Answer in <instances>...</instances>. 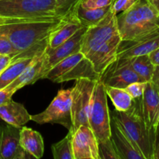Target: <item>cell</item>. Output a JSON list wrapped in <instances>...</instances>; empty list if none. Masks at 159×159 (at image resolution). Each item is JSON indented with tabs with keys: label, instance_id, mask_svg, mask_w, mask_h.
<instances>
[{
	"label": "cell",
	"instance_id": "603a6c76",
	"mask_svg": "<svg viewBox=\"0 0 159 159\" xmlns=\"http://www.w3.org/2000/svg\"><path fill=\"white\" fill-rule=\"evenodd\" d=\"M34 57L20 58L11 62L10 65L2 72L0 73V90L12 83L31 64Z\"/></svg>",
	"mask_w": 159,
	"mask_h": 159
},
{
	"label": "cell",
	"instance_id": "2e32d148",
	"mask_svg": "<svg viewBox=\"0 0 159 159\" xmlns=\"http://www.w3.org/2000/svg\"><path fill=\"white\" fill-rule=\"evenodd\" d=\"M122 39L117 35L97 48L87 57L92 63L95 71L99 75L117 58V51Z\"/></svg>",
	"mask_w": 159,
	"mask_h": 159
},
{
	"label": "cell",
	"instance_id": "ba28073f",
	"mask_svg": "<svg viewBox=\"0 0 159 159\" xmlns=\"http://www.w3.org/2000/svg\"><path fill=\"white\" fill-rule=\"evenodd\" d=\"M117 35L120 34L117 26L116 14L111 10L101 21L87 28L83 37L80 52L87 57L97 48Z\"/></svg>",
	"mask_w": 159,
	"mask_h": 159
},
{
	"label": "cell",
	"instance_id": "ffe728a7",
	"mask_svg": "<svg viewBox=\"0 0 159 159\" xmlns=\"http://www.w3.org/2000/svg\"><path fill=\"white\" fill-rule=\"evenodd\" d=\"M78 6V5H77ZM76 6L70 14L68 20L58 30L52 33L48 39V48H55L68 40L76 34L81 27L84 26L76 13Z\"/></svg>",
	"mask_w": 159,
	"mask_h": 159
},
{
	"label": "cell",
	"instance_id": "ab89813d",
	"mask_svg": "<svg viewBox=\"0 0 159 159\" xmlns=\"http://www.w3.org/2000/svg\"><path fill=\"white\" fill-rule=\"evenodd\" d=\"M10 20V19H8V18H4V17H1L0 16V26L2 24H4V23H7L9 20Z\"/></svg>",
	"mask_w": 159,
	"mask_h": 159
},
{
	"label": "cell",
	"instance_id": "277c9868",
	"mask_svg": "<svg viewBox=\"0 0 159 159\" xmlns=\"http://www.w3.org/2000/svg\"><path fill=\"white\" fill-rule=\"evenodd\" d=\"M61 14L56 0H0V16L4 18L38 19Z\"/></svg>",
	"mask_w": 159,
	"mask_h": 159
},
{
	"label": "cell",
	"instance_id": "74e56055",
	"mask_svg": "<svg viewBox=\"0 0 159 159\" xmlns=\"http://www.w3.org/2000/svg\"><path fill=\"white\" fill-rule=\"evenodd\" d=\"M149 57L154 66H159V48L150 53Z\"/></svg>",
	"mask_w": 159,
	"mask_h": 159
},
{
	"label": "cell",
	"instance_id": "836d02e7",
	"mask_svg": "<svg viewBox=\"0 0 159 159\" xmlns=\"http://www.w3.org/2000/svg\"><path fill=\"white\" fill-rule=\"evenodd\" d=\"M16 93L15 90H9L6 89L0 90V107L12 99V96Z\"/></svg>",
	"mask_w": 159,
	"mask_h": 159
},
{
	"label": "cell",
	"instance_id": "8d00e7d4",
	"mask_svg": "<svg viewBox=\"0 0 159 159\" xmlns=\"http://www.w3.org/2000/svg\"><path fill=\"white\" fill-rule=\"evenodd\" d=\"M154 159H159V126L155 133V141L154 148Z\"/></svg>",
	"mask_w": 159,
	"mask_h": 159
},
{
	"label": "cell",
	"instance_id": "5b68a950",
	"mask_svg": "<svg viewBox=\"0 0 159 159\" xmlns=\"http://www.w3.org/2000/svg\"><path fill=\"white\" fill-rule=\"evenodd\" d=\"M107 96L104 85L98 80L92 93L88 121L90 128L98 142L107 141L111 138V113Z\"/></svg>",
	"mask_w": 159,
	"mask_h": 159
},
{
	"label": "cell",
	"instance_id": "8992f818",
	"mask_svg": "<svg viewBox=\"0 0 159 159\" xmlns=\"http://www.w3.org/2000/svg\"><path fill=\"white\" fill-rule=\"evenodd\" d=\"M72 89H59L46 110L31 116V120L38 124H57L68 129H73L72 124Z\"/></svg>",
	"mask_w": 159,
	"mask_h": 159
},
{
	"label": "cell",
	"instance_id": "30bf717a",
	"mask_svg": "<svg viewBox=\"0 0 159 159\" xmlns=\"http://www.w3.org/2000/svg\"><path fill=\"white\" fill-rule=\"evenodd\" d=\"M87 26L81 27L76 34L55 48L47 47L43 54L42 78L57 63L73 54L80 52L83 37L87 30ZM41 78V79H42Z\"/></svg>",
	"mask_w": 159,
	"mask_h": 159
},
{
	"label": "cell",
	"instance_id": "44dd1931",
	"mask_svg": "<svg viewBox=\"0 0 159 159\" xmlns=\"http://www.w3.org/2000/svg\"><path fill=\"white\" fill-rule=\"evenodd\" d=\"M100 75L95 71L92 63L89 59L84 57L79 63L76 64L68 72L65 73L55 80V83L69 82L71 80H77L80 79H88L98 81Z\"/></svg>",
	"mask_w": 159,
	"mask_h": 159
},
{
	"label": "cell",
	"instance_id": "7402d4cb",
	"mask_svg": "<svg viewBox=\"0 0 159 159\" xmlns=\"http://www.w3.org/2000/svg\"><path fill=\"white\" fill-rule=\"evenodd\" d=\"M78 4L76 9V13L80 21L84 26H91L97 24L103 20L111 11L112 5L106 7L97 8V9H86L80 5Z\"/></svg>",
	"mask_w": 159,
	"mask_h": 159
},
{
	"label": "cell",
	"instance_id": "d6986e66",
	"mask_svg": "<svg viewBox=\"0 0 159 159\" xmlns=\"http://www.w3.org/2000/svg\"><path fill=\"white\" fill-rule=\"evenodd\" d=\"M20 143L23 150L33 158H42L45 150L43 138L39 132L23 126L20 129Z\"/></svg>",
	"mask_w": 159,
	"mask_h": 159
},
{
	"label": "cell",
	"instance_id": "ac0fdd59",
	"mask_svg": "<svg viewBox=\"0 0 159 159\" xmlns=\"http://www.w3.org/2000/svg\"><path fill=\"white\" fill-rule=\"evenodd\" d=\"M44 54V53H43ZM43 54L34 57L32 61L24 69V71L7 87L5 89L9 90L20 89L28 85H32L42 78V65H43Z\"/></svg>",
	"mask_w": 159,
	"mask_h": 159
},
{
	"label": "cell",
	"instance_id": "f1b7e54d",
	"mask_svg": "<svg viewBox=\"0 0 159 159\" xmlns=\"http://www.w3.org/2000/svg\"><path fill=\"white\" fill-rule=\"evenodd\" d=\"M147 82H136L129 84L128 86L125 88V90L130 95L132 99H139L142 97L144 92L145 85Z\"/></svg>",
	"mask_w": 159,
	"mask_h": 159
},
{
	"label": "cell",
	"instance_id": "8fae6325",
	"mask_svg": "<svg viewBox=\"0 0 159 159\" xmlns=\"http://www.w3.org/2000/svg\"><path fill=\"white\" fill-rule=\"evenodd\" d=\"M73 152L74 159H100L98 141L90 127L81 125L74 130Z\"/></svg>",
	"mask_w": 159,
	"mask_h": 159
},
{
	"label": "cell",
	"instance_id": "83f0119b",
	"mask_svg": "<svg viewBox=\"0 0 159 159\" xmlns=\"http://www.w3.org/2000/svg\"><path fill=\"white\" fill-rule=\"evenodd\" d=\"M100 159H120L111 139L98 142Z\"/></svg>",
	"mask_w": 159,
	"mask_h": 159
},
{
	"label": "cell",
	"instance_id": "d4e9b609",
	"mask_svg": "<svg viewBox=\"0 0 159 159\" xmlns=\"http://www.w3.org/2000/svg\"><path fill=\"white\" fill-rule=\"evenodd\" d=\"M106 94L112 100L115 110L118 111H126L132 106L133 99L125 90V89L104 85Z\"/></svg>",
	"mask_w": 159,
	"mask_h": 159
},
{
	"label": "cell",
	"instance_id": "52a82bcc",
	"mask_svg": "<svg viewBox=\"0 0 159 159\" xmlns=\"http://www.w3.org/2000/svg\"><path fill=\"white\" fill-rule=\"evenodd\" d=\"M96 82L88 79H80L76 80L75 85L72 88L71 111L73 130L81 125L90 127L89 110Z\"/></svg>",
	"mask_w": 159,
	"mask_h": 159
},
{
	"label": "cell",
	"instance_id": "cb8c5ba5",
	"mask_svg": "<svg viewBox=\"0 0 159 159\" xmlns=\"http://www.w3.org/2000/svg\"><path fill=\"white\" fill-rule=\"evenodd\" d=\"M85 56L81 52H78L76 54L70 55L66 58L63 59L59 63L56 64L53 68H51L45 75L43 76L42 79H48L51 82H55L57 79L60 76L64 75L65 73L68 72L70 69L73 68L77 63H79Z\"/></svg>",
	"mask_w": 159,
	"mask_h": 159
},
{
	"label": "cell",
	"instance_id": "9a60e30c",
	"mask_svg": "<svg viewBox=\"0 0 159 159\" xmlns=\"http://www.w3.org/2000/svg\"><path fill=\"white\" fill-rule=\"evenodd\" d=\"M110 139L120 159H144L112 116Z\"/></svg>",
	"mask_w": 159,
	"mask_h": 159
},
{
	"label": "cell",
	"instance_id": "f546056e",
	"mask_svg": "<svg viewBox=\"0 0 159 159\" xmlns=\"http://www.w3.org/2000/svg\"><path fill=\"white\" fill-rule=\"evenodd\" d=\"M0 54L10 55L12 58L17 54L9 39L2 33H0Z\"/></svg>",
	"mask_w": 159,
	"mask_h": 159
},
{
	"label": "cell",
	"instance_id": "4dcf8cb0",
	"mask_svg": "<svg viewBox=\"0 0 159 159\" xmlns=\"http://www.w3.org/2000/svg\"><path fill=\"white\" fill-rule=\"evenodd\" d=\"M137 0H115L112 4L111 10L112 12L118 15L122 12L130 8L135 3Z\"/></svg>",
	"mask_w": 159,
	"mask_h": 159
},
{
	"label": "cell",
	"instance_id": "d590c367",
	"mask_svg": "<svg viewBox=\"0 0 159 159\" xmlns=\"http://www.w3.org/2000/svg\"><path fill=\"white\" fill-rule=\"evenodd\" d=\"M151 82L154 86V88L157 89V93H159V66H155V68H154V71Z\"/></svg>",
	"mask_w": 159,
	"mask_h": 159
},
{
	"label": "cell",
	"instance_id": "3957f363",
	"mask_svg": "<svg viewBox=\"0 0 159 159\" xmlns=\"http://www.w3.org/2000/svg\"><path fill=\"white\" fill-rule=\"evenodd\" d=\"M110 113L144 159H154L156 131L147 128L142 110V97L134 99L126 111L114 110Z\"/></svg>",
	"mask_w": 159,
	"mask_h": 159
},
{
	"label": "cell",
	"instance_id": "7c38bea8",
	"mask_svg": "<svg viewBox=\"0 0 159 159\" xmlns=\"http://www.w3.org/2000/svg\"><path fill=\"white\" fill-rule=\"evenodd\" d=\"M28 154L20 143V128L0 125V159H24Z\"/></svg>",
	"mask_w": 159,
	"mask_h": 159
},
{
	"label": "cell",
	"instance_id": "4fadbf2b",
	"mask_svg": "<svg viewBox=\"0 0 159 159\" xmlns=\"http://www.w3.org/2000/svg\"><path fill=\"white\" fill-rule=\"evenodd\" d=\"M159 48V31L131 40H122L117 57H132L149 54Z\"/></svg>",
	"mask_w": 159,
	"mask_h": 159
},
{
	"label": "cell",
	"instance_id": "f35d334b",
	"mask_svg": "<svg viewBox=\"0 0 159 159\" xmlns=\"http://www.w3.org/2000/svg\"><path fill=\"white\" fill-rule=\"evenodd\" d=\"M150 1H151V3L157 8V10L159 11V0H150Z\"/></svg>",
	"mask_w": 159,
	"mask_h": 159
},
{
	"label": "cell",
	"instance_id": "484cf974",
	"mask_svg": "<svg viewBox=\"0 0 159 159\" xmlns=\"http://www.w3.org/2000/svg\"><path fill=\"white\" fill-rule=\"evenodd\" d=\"M129 58H130L131 66L133 71L144 82H150L152 78L155 66L151 62L149 55L143 54V55L136 56Z\"/></svg>",
	"mask_w": 159,
	"mask_h": 159
},
{
	"label": "cell",
	"instance_id": "6da1fadb",
	"mask_svg": "<svg viewBox=\"0 0 159 159\" xmlns=\"http://www.w3.org/2000/svg\"><path fill=\"white\" fill-rule=\"evenodd\" d=\"M76 6L69 12L57 16L10 19L7 23L1 25L0 33L9 39L17 53L12 58V61L43 54L48 47L51 34L68 20Z\"/></svg>",
	"mask_w": 159,
	"mask_h": 159
},
{
	"label": "cell",
	"instance_id": "e0dca14e",
	"mask_svg": "<svg viewBox=\"0 0 159 159\" xmlns=\"http://www.w3.org/2000/svg\"><path fill=\"white\" fill-rule=\"evenodd\" d=\"M31 116L23 104L12 99L0 107V119L17 128L20 129L31 120Z\"/></svg>",
	"mask_w": 159,
	"mask_h": 159
},
{
	"label": "cell",
	"instance_id": "5bb4252c",
	"mask_svg": "<svg viewBox=\"0 0 159 159\" xmlns=\"http://www.w3.org/2000/svg\"><path fill=\"white\" fill-rule=\"evenodd\" d=\"M142 110L147 128L156 131L159 126V93L151 81L145 85L142 96Z\"/></svg>",
	"mask_w": 159,
	"mask_h": 159
},
{
	"label": "cell",
	"instance_id": "7a4b0ae2",
	"mask_svg": "<svg viewBox=\"0 0 159 159\" xmlns=\"http://www.w3.org/2000/svg\"><path fill=\"white\" fill-rule=\"evenodd\" d=\"M122 40H131L159 31V11L150 0H137L116 15Z\"/></svg>",
	"mask_w": 159,
	"mask_h": 159
},
{
	"label": "cell",
	"instance_id": "1f68e13d",
	"mask_svg": "<svg viewBox=\"0 0 159 159\" xmlns=\"http://www.w3.org/2000/svg\"><path fill=\"white\" fill-rule=\"evenodd\" d=\"M115 0H81L80 5L86 9H97L111 6Z\"/></svg>",
	"mask_w": 159,
	"mask_h": 159
},
{
	"label": "cell",
	"instance_id": "e575fe53",
	"mask_svg": "<svg viewBox=\"0 0 159 159\" xmlns=\"http://www.w3.org/2000/svg\"><path fill=\"white\" fill-rule=\"evenodd\" d=\"M12 62V57L8 54H0V73L2 72Z\"/></svg>",
	"mask_w": 159,
	"mask_h": 159
},
{
	"label": "cell",
	"instance_id": "d6a6232c",
	"mask_svg": "<svg viewBox=\"0 0 159 159\" xmlns=\"http://www.w3.org/2000/svg\"><path fill=\"white\" fill-rule=\"evenodd\" d=\"M59 13H65L73 9L81 0H56Z\"/></svg>",
	"mask_w": 159,
	"mask_h": 159
},
{
	"label": "cell",
	"instance_id": "4316f807",
	"mask_svg": "<svg viewBox=\"0 0 159 159\" xmlns=\"http://www.w3.org/2000/svg\"><path fill=\"white\" fill-rule=\"evenodd\" d=\"M73 129H70L63 139L51 145V152L55 159H74L73 152Z\"/></svg>",
	"mask_w": 159,
	"mask_h": 159
},
{
	"label": "cell",
	"instance_id": "9c48e42d",
	"mask_svg": "<svg viewBox=\"0 0 159 159\" xmlns=\"http://www.w3.org/2000/svg\"><path fill=\"white\" fill-rule=\"evenodd\" d=\"M98 81L104 85L120 89L132 82H146L133 71L129 57H117L101 72Z\"/></svg>",
	"mask_w": 159,
	"mask_h": 159
}]
</instances>
